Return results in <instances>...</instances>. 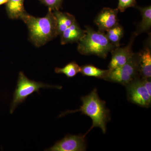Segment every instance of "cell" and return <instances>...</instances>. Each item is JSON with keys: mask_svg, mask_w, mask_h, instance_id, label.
Returning <instances> with one entry per match:
<instances>
[{"mask_svg": "<svg viewBox=\"0 0 151 151\" xmlns=\"http://www.w3.org/2000/svg\"><path fill=\"white\" fill-rule=\"evenodd\" d=\"M82 105L80 108L73 111H67L63 113L59 117L65 116L69 113L81 112L89 116L92 121V125L85 135H87L93 128L99 127L103 134L107 131V124L110 120V110L107 108L105 101L101 100L98 95L97 89L95 88L90 94L81 98Z\"/></svg>", "mask_w": 151, "mask_h": 151, "instance_id": "cell-2", "label": "cell"}, {"mask_svg": "<svg viewBox=\"0 0 151 151\" xmlns=\"http://www.w3.org/2000/svg\"><path fill=\"white\" fill-rule=\"evenodd\" d=\"M24 0H8L6 4V10L9 18L20 19L27 12L24 6Z\"/></svg>", "mask_w": 151, "mask_h": 151, "instance_id": "cell-13", "label": "cell"}, {"mask_svg": "<svg viewBox=\"0 0 151 151\" xmlns=\"http://www.w3.org/2000/svg\"><path fill=\"white\" fill-rule=\"evenodd\" d=\"M118 9L105 7L98 14L94 19V23L100 31H107L119 24Z\"/></svg>", "mask_w": 151, "mask_h": 151, "instance_id": "cell-9", "label": "cell"}, {"mask_svg": "<svg viewBox=\"0 0 151 151\" xmlns=\"http://www.w3.org/2000/svg\"><path fill=\"white\" fill-rule=\"evenodd\" d=\"M81 67L76 63L73 61L68 63L64 67L55 68V72L57 73H63L65 74L68 78H72L77 73H80Z\"/></svg>", "mask_w": 151, "mask_h": 151, "instance_id": "cell-17", "label": "cell"}, {"mask_svg": "<svg viewBox=\"0 0 151 151\" xmlns=\"http://www.w3.org/2000/svg\"><path fill=\"white\" fill-rule=\"evenodd\" d=\"M41 2L53 11L59 10L62 5L63 0H40Z\"/></svg>", "mask_w": 151, "mask_h": 151, "instance_id": "cell-18", "label": "cell"}, {"mask_svg": "<svg viewBox=\"0 0 151 151\" xmlns=\"http://www.w3.org/2000/svg\"><path fill=\"white\" fill-rule=\"evenodd\" d=\"M85 134L66 135L62 139L58 141L54 145L47 149L48 151H84L86 143Z\"/></svg>", "mask_w": 151, "mask_h": 151, "instance_id": "cell-7", "label": "cell"}, {"mask_svg": "<svg viewBox=\"0 0 151 151\" xmlns=\"http://www.w3.org/2000/svg\"><path fill=\"white\" fill-rule=\"evenodd\" d=\"M125 86L129 102L143 108L151 107V95L145 86L144 78L139 77Z\"/></svg>", "mask_w": 151, "mask_h": 151, "instance_id": "cell-6", "label": "cell"}, {"mask_svg": "<svg viewBox=\"0 0 151 151\" xmlns=\"http://www.w3.org/2000/svg\"><path fill=\"white\" fill-rule=\"evenodd\" d=\"M20 19L27 26L29 40L37 47L44 45L58 35L55 17L50 10L43 17H37L26 12Z\"/></svg>", "mask_w": 151, "mask_h": 151, "instance_id": "cell-1", "label": "cell"}, {"mask_svg": "<svg viewBox=\"0 0 151 151\" xmlns=\"http://www.w3.org/2000/svg\"><path fill=\"white\" fill-rule=\"evenodd\" d=\"M139 77L138 53H134L124 65L110 71L104 80L126 86Z\"/></svg>", "mask_w": 151, "mask_h": 151, "instance_id": "cell-5", "label": "cell"}, {"mask_svg": "<svg viewBox=\"0 0 151 151\" xmlns=\"http://www.w3.org/2000/svg\"><path fill=\"white\" fill-rule=\"evenodd\" d=\"M41 88H55L61 89L62 86L52 85L43 82L30 80L24 75L23 72L19 73L17 83L14 92L13 98L11 103L10 113L12 114L18 105L23 103L29 96L34 92L40 93Z\"/></svg>", "mask_w": 151, "mask_h": 151, "instance_id": "cell-4", "label": "cell"}, {"mask_svg": "<svg viewBox=\"0 0 151 151\" xmlns=\"http://www.w3.org/2000/svg\"><path fill=\"white\" fill-rule=\"evenodd\" d=\"M136 36L137 35L134 33L127 46L124 47H118L111 50L112 58L108 66L109 71L124 65L134 54L132 47Z\"/></svg>", "mask_w": 151, "mask_h": 151, "instance_id": "cell-8", "label": "cell"}, {"mask_svg": "<svg viewBox=\"0 0 151 151\" xmlns=\"http://www.w3.org/2000/svg\"><path fill=\"white\" fill-rule=\"evenodd\" d=\"M56 21L58 35H60L68 27L76 21L75 17L71 14L59 10L52 11Z\"/></svg>", "mask_w": 151, "mask_h": 151, "instance_id": "cell-12", "label": "cell"}, {"mask_svg": "<svg viewBox=\"0 0 151 151\" xmlns=\"http://www.w3.org/2000/svg\"><path fill=\"white\" fill-rule=\"evenodd\" d=\"M136 0H119L118 9L121 12H123L127 9L136 6Z\"/></svg>", "mask_w": 151, "mask_h": 151, "instance_id": "cell-19", "label": "cell"}, {"mask_svg": "<svg viewBox=\"0 0 151 151\" xmlns=\"http://www.w3.org/2000/svg\"><path fill=\"white\" fill-rule=\"evenodd\" d=\"M137 8L140 11L142 20L134 33L137 36L142 33L149 32L151 27V6L145 7H138Z\"/></svg>", "mask_w": 151, "mask_h": 151, "instance_id": "cell-14", "label": "cell"}, {"mask_svg": "<svg viewBox=\"0 0 151 151\" xmlns=\"http://www.w3.org/2000/svg\"><path fill=\"white\" fill-rule=\"evenodd\" d=\"M150 40L138 53L139 74L140 78H151V50Z\"/></svg>", "mask_w": 151, "mask_h": 151, "instance_id": "cell-10", "label": "cell"}, {"mask_svg": "<svg viewBox=\"0 0 151 151\" xmlns=\"http://www.w3.org/2000/svg\"><path fill=\"white\" fill-rule=\"evenodd\" d=\"M109 70H103L92 64H87L81 67L80 73L84 76H92L105 79L108 76Z\"/></svg>", "mask_w": 151, "mask_h": 151, "instance_id": "cell-15", "label": "cell"}, {"mask_svg": "<svg viewBox=\"0 0 151 151\" xmlns=\"http://www.w3.org/2000/svg\"><path fill=\"white\" fill-rule=\"evenodd\" d=\"M106 35L112 45L118 47L120 46V41L124 35L123 27L119 24L106 31Z\"/></svg>", "mask_w": 151, "mask_h": 151, "instance_id": "cell-16", "label": "cell"}, {"mask_svg": "<svg viewBox=\"0 0 151 151\" xmlns=\"http://www.w3.org/2000/svg\"><path fill=\"white\" fill-rule=\"evenodd\" d=\"M7 1L8 0H0V6L6 4Z\"/></svg>", "mask_w": 151, "mask_h": 151, "instance_id": "cell-20", "label": "cell"}, {"mask_svg": "<svg viewBox=\"0 0 151 151\" xmlns=\"http://www.w3.org/2000/svg\"><path fill=\"white\" fill-rule=\"evenodd\" d=\"M84 35L77 43V50L83 55H95L105 59L109 52L115 48L110 42L104 32L95 31L86 27Z\"/></svg>", "mask_w": 151, "mask_h": 151, "instance_id": "cell-3", "label": "cell"}, {"mask_svg": "<svg viewBox=\"0 0 151 151\" xmlns=\"http://www.w3.org/2000/svg\"><path fill=\"white\" fill-rule=\"evenodd\" d=\"M84 33L85 30L81 29L76 21L60 35L61 44L64 45L67 43L78 42Z\"/></svg>", "mask_w": 151, "mask_h": 151, "instance_id": "cell-11", "label": "cell"}]
</instances>
